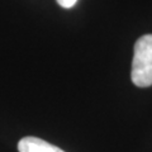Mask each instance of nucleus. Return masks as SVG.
Here are the masks:
<instances>
[{"mask_svg":"<svg viewBox=\"0 0 152 152\" xmlns=\"http://www.w3.org/2000/svg\"><path fill=\"white\" fill-rule=\"evenodd\" d=\"M131 79L138 88L152 85V34L142 36L136 42Z\"/></svg>","mask_w":152,"mask_h":152,"instance_id":"nucleus-1","label":"nucleus"},{"mask_svg":"<svg viewBox=\"0 0 152 152\" xmlns=\"http://www.w3.org/2000/svg\"><path fill=\"white\" fill-rule=\"evenodd\" d=\"M18 151L19 152H65L64 150L58 148L57 146L51 145L38 137H24L18 142Z\"/></svg>","mask_w":152,"mask_h":152,"instance_id":"nucleus-2","label":"nucleus"},{"mask_svg":"<svg viewBox=\"0 0 152 152\" xmlns=\"http://www.w3.org/2000/svg\"><path fill=\"white\" fill-rule=\"evenodd\" d=\"M56 1L58 3V5H61L62 8L69 9V8H72L77 0H56Z\"/></svg>","mask_w":152,"mask_h":152,"instance_id":"nucleus-3","label":"nucleus"}]
</instances>
